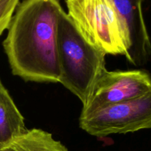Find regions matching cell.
<instances>
[{
	"instance_id": "3957f363",
	"label": "cell",
	"mask_w": 151,
	"mask_h": 151,
	"mask_svg": "<svg viewBox=\"0 0 151 151\" xmlns=\"http://www.w3.org/2000/svg\"><path fill=\"white\" fill-rule=\"evenodd\" d=\"M67 15L84 39L106 55L126 56L130 41L112 0H66Z\"/></svg>"
},
{
	"instance_id": "ba28073f",
	"label": "cell",
	"mask_w": 151,
	"mask_h": 151,
	"mask_svg": "<svg viewBox=\"0 0 151 151\" xmlns=\"http://www.w3.org/2000/svg\"><path fill=\"white\" fill-rule=\"evenodd\" d=\"M0 151H68V149L50 133L32 128L0 148Z\"/></svg>"
},
{
	"instance_id": "6da1fadb",
	"label": "cell",
	"mask_w": 151,
	"mask_h": 151,
	"mask_svg": "<svg viewBox=\"0 0 151 151\" xmlns=\"http://www.w3.org/2000/svg\"><path fill=\"white\" fill-rule=\"evenodd\" d=\"M60 0L19 3L3 42L12 73L25 81L59 83L58 26Z\"/></svg>"
},
{
	"instance_id": "52a82bcc",
	"label": "cell",
	"mask_w": 151,
	"mask_h": 151,
	"mask_svg": "<svg viewBox=\"0 0 151 151\" xmlns=\"http://www.w3.org/2000/svg\"><path fill=\"white\" fill-rule=\"evenodd\" d=\"M27 131L24 116L0 79V148Z\"/></svg>"
},
{
	"instance_id": "5b68a950",
	"label": "cell",
	"mask_w": 151,
	"mask_h": 151,
	"mask_svg": "<svg viewBox=\"0 0 151 151\" xmlns=\"http://www.w3.org/2000/svg\"><path fill=\"white\" fill-rule=\"evenodd\" d=\"M151 90V75L142 69L106 70L94 86L81 116L99 109L137 98Z\"/></svg>"
},
{
	"instance_id": "277c9868",
	"label": "cell",
	"mask_w": 151,
	"mask_h": 151,
	"mask_svg": "<svg viewBox=\"0 0 151 151\" xmlns=\"http://www.w3.org/2000/svg\"><path fill=\"white\" fill-rule=\"evenodd\" d=\"M80 127L97 137L151 129V90L146 94L81 116Z\"/></svg>"
},
{
	"instance_id": "8992f818",
	"label": "cell",
	"mask_w": 151,
	"mask_h": 151,
	"mask_svg": "<svg viewBox=\"0 0 151 151\" xmlns=\"http://www.w3.org/2000/svg\"><path fill=\"white\" fill-rule=\"evenodd\" d=\"M143 1L112 0L128 34L130 49L125 57L136 66L145 65L151 55V41L143 16Z\"/></svg>"
},
{
	"instance_id": "9c48e42d",
	"label": "cell",
	"mask_w": 151,
	"mask_h": 151,
	"mask_svg": "<svg viewBox=\"0 0 151 151\" xmlns=\"http://www.w3.org/2000/svg\"><path fill=\"white\" fill-rule=\"evenodd\" d=\"M19 0H0V36L8 28Z\"/></svg>"
},
{
	"instance_id": "7a4b0ae2",
	"label": "cell",
	"mask_w": 151,
	"mask_h": 151,
	"mask_svg": "<svg viewBox=\"0 0 151 151\" xmlns=\"http://www.w3.org/2000/svg\"><path fill=\"white\" fill-rule=\"evenodd\" d=\"M57 46L59 83L77 96L83 106L99 78L107 70L106 55L84 39L64 10L59 18Z\"/></svg>"
}]
</instances>
